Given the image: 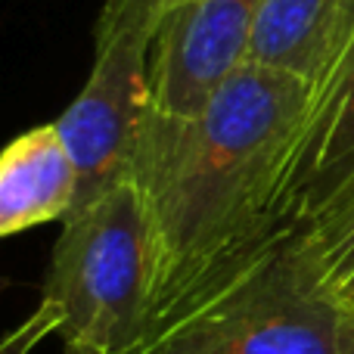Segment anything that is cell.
<instances>
[{
	"label": "cell",
	"mask_w": 354,
	"mask_h": 354,
	"mask_svg": "<svg viewBox=\"0 0 354 354\" xmlns=\"http://www.w3.org/2000/svg\"><path fill=\"white\" fill-rule=\"evenodd\" d=\"M308 100V81L245 62L193 122L143 134L131 180L149 214V326L286 221Z\"/></svg>",
	"instance_id": "6da1fadb"
},
{
	"label": "cell",
	"mask_w": 354,
	"mask_h": 354,
	"mask_svg": "<svg viewBox=\"0 0 354 354\" xmlns=\"http://www.w3.org/2000/svg\"><path fill=\"white\" fill-rule=\"evenodd\" d=\"M345 324L348 308L308 227L283 221L149 326L131 354H342Z\"/></svg>",
	"instance_id": "7a4b0ae2"
},
{
	"label": "cell",
	"mask_w": 354,
	"mask_h": 354,
	"mask_svg": "<svg viewBox=\"0 0 354 354\" xmlns=\"http://www.w3.org/2000/svg\"><path fill=\"white\" fill-rule=\"evenodd\" d=\"M41 301L59 311L66 348L131 354L149 330V214L134 180L72 208Z\"/></svg>",
	"instance_id": "3957f363"
},
{
	"label": "cell",
	"mask_w": 354,
	"mask_h": 354,
	"mask_svg": "<svg viewBox=\"0 0 354 354\" xmlns=\"http://www.w3.org/2000/svg\"><path fill=\"white\" fill-rule=\"evenodd\" d=\"M162 0H106L93 25V66L56 118L78 168V202L131 180L153 109V44Z\"/></svg>",
	"instance_id": "277c9868"
},
{
	"label": "cell",
	"mask_w": 354,
	"mask_h": 354,
	"mask_svg": "<svg viewBox=\"0 0 354 354\" xmlns=\"http://www.w3.org/2000/svg\"><path fill=\"white\" fill-rule=\"evenodd\" d=\"M264 0H162L147 131L187 124L245 66Z\"/></svg>",
	"instance_id": "5b68a950"
},
{
	"label": "cell",
	"mask_w": 354,
	"mask_h": 354,
	"mask_svg": "<svg viewBox=\"0 0 354 354\" xmlns=\"http://www.w3.org/2000/svg\"><path fill=\"white\" fill-rule=\"evenodd\" d=\"M354 174V10L311 84L305 122L289 156L283 214L311 221Z\"/></svg>",
	"instance_id": "8992f818"
},
{
	"label": "cell",
	"mask_w": 354,
	"mask_h": 354,
	"mask_svg": "<svg viewBox=\"0 0 354 354\" xmlns=\"http://www.w3.org/2000/svg\"><path fill=\"white\" fill-rule=\"evenodd\" d=\"M78 202V168L56 122L35 124L0 149V239L66 221Z\"/></svg>",
	"instance_id": "52a82bcc"
},
{
	"label": "cell",
	"mask_w": 354,
	"mask_h": 354,
	"mask_svg": "<svg viewBox=\"0 0 354 354\" xmlns=\"http://www.w3.org/2000/svg\"><path fill=\"white\" fill-rule=\"evenodd\" d=\"M351 10L354 0H264L249 62L314 84Z\"/></svg>",
	"instance_id": "ba28073f"
},
{
	"label": "cell",
	"mask_w": 354,
	"mask_h": 354,
	"mask_svg": "<svg viewBox=\"0 0 354 354\" xmlns=\"http://www.w3.org/2000/svg\"><path fill=\"white\" fill-rule=\"evenodd\" d=\"M308 233L317 245L320 264H324L333 292L348 311H354V212L330 227H317V230L308 227Z\"/></svg>",
	"instance_id": "9c48e42d"
},
{
	"label": "cell",
	"mask_w": 354,
	"mask_h": 354,
	"mask_svg": "<svg viewBox=\"0 0 354 354\" xmlns=\"http://www.w3.org/2000/svg\"><path fill=\"white\" fill-rule=\"evenodd\" d=\"M50 333H59V311L53 305H47V301H41L16 330H10L0 339V354H31L35 345L44 342ZM66 354H93V351L66 348Z\"/></svg>",
	"instance_id": "30bf717a"
},
{
	"label": "cell",
	"mask_w": 354,
	"mask_h": 354,
	"mask_svg": "<svg viewBox=\"0 0 354 354\" xmlns=\"http://www.w3.org/2000/svg\"><path fill=\"white\" fill-rule=\"evenodd\" d=\"M351 212H354V174L336 189V193H333V199L326 202L311 221H305V227H311V230H317V227H330V224H336V221L348 218Z\"/></svg>",
	"instance_id": "8fae6325"
},
{
	"label": "cell",
	"mask_w": 354,
	"mask_h": 354,
	"mask_svg": "<svg viewBox=\"0 0 354 354\" xmlns=\"http://www.w3.org/2000/svg\"><path fill=\"white\" fill-rule=\"evenodd\" d=\"M342 354H354V311H348V324H345V339H342Z\"/></svg>",
	"instance_id": "7c38bea8"
}]
</instances>
